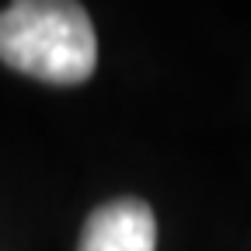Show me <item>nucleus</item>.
Listing matches in <instances>:
<instances>
[{"label":"nucleus","mask_w":251,"mask_h":251,"mask_svg":"<svg viewBox=\"0 0 251 251\" xmlns=\"http://www.w3.org/2000/svg\"><path fill=\"white\" fill-rule=\"evenodd\" d=\"M0 59L46 84H84L98 63L94 25L80 4L21 0L0 11Z\"/></svg>","instance_id":"obj_1"},{"label":"nucleus","mask_w":251,"mask_h":251,"mask_svg":"<svg viewBox=\"0 0 251 251\" xmlns=\"http://www.w3.org/2000/svg\"><path fill=\"white\" fill-rule=\"evenodd\" d=\"M157 220L143 199H112L98 206L80 234L77 251H153Z\"/></svg>","instance_id":"obj_2"}]
</instances>
